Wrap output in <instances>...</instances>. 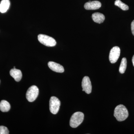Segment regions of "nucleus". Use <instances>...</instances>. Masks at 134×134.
<instances>
[{
  "instance_id": "nucleus-17",
  "label": "nucleus",
  "mask_w": 134,
  "mask_h": 134,
  "mask_svg": "<svg viewBox=\"0 0 134 134\" xmlns=\"http://www.w3.org/2000/svg\"><path fill=\"white\" fill-rule=\"evenodd\" d=\"M131 30L133 35L134 36V20L131 23Z\"/></svg>"
},
{
  "instance_id": "nucleus-16",
  "label": "nucleus",
  "mask_w": 134,
  "mask_h": 134,
  "mask_svg": "<svg viewBox=\"0 0 134 134\" xmlns=\"http://www.w3.org/2000/svg\"><path fill=\"white\" fill-rule=\"evenodd\" d=\"M9 131L7 127L0 126V134H8Z\"/></svg>"
},
{
  "instance_id": "nucleus-6",
  "label": "nucleus",
  "mask_w": 134,
  "mask_h": 134,
  "mask_svg": "<svg viewBox=\"0 0 134 134\" xmlns=\"http://www.w3.org/2000/svg\"><path fill=\"white\" fill-rule=\"evenodd\" d=\"M120 53V49L119 47L115 46L113 47L110 51L109 54V60L111 63L117 62L119 58Z\"/></svg>"
},
{
  "instance_id": "nucleus-10",
  "label": "nucleus",
  "mask_w": 134,
  "mask_h": 134,
  "mask_svg": "<svg viewBox=\"0 0 134 134\" xmlns=\"http://www.w3.org/2000/svg\"><path fill=\"white\" fill-rule=\"evenodd\" d=\"M10 74L13 77L16 82H19L22 79V74L21 71L19 69L16 68L12 69L10 71Z\"/></svg>"
},
{
  "instance_id": "nucleus-5",
  "label": "nucleus",
  "mask_w": 134,
  "mask_h": 134,
  "mask_svg": "<svg viewBox=\"0 0 134 134\" xmlns=\"http://www.w3.org/2000/svg\"><path fill=\"white\" fill-rule=\"evenodd\" d=\"M60 102L59 99L55 97H51L50 99L49 106L50 110L53 114L58 113L59 110Z\"/></svg>"
},
{
  "instance_id": "nucleus-11",
  "label": "nucleus",
  "mask_w": 134,
  "mask_h": 134,
  "mask_svg": "<svg viewBox=\"0 0 134 134\" xmlns=\"http://www.w3.org/2000/svg\"><path fill=\"white\" fill-rule=\"evenodd\" d=\"M92 17L94 22L98 24L102 23L105 19L104 15L99 12L93 13L92 16Z\"/></svg>"
},
{
  "instance_id": "nucleus-12",
  "label": "nucleus",
  "mask_w": 134,
  "mask_h": 134,
  "mask_svg": "<svg viewBox=\"0 0 134 134\" xmlns=\"http://www.w3.org/2000/svg\"><path fill=\"white\" fill-rule=\"evenodd\" d=\"M10 5L9 0H2L0 3V12L5 13L9 8Z\"/></svg>"
},
{
  "instance_id": "nucleus-2",
  "label": "nucleus",
  "mask_w": 134,
  "mask_h": 134,
  "mask_svg": "<svg viewBox=\"0 0 134 134\" xmlns=\"http://www.w3.org/2000/svg\"><path fill=\"white\" fill-rule=\"evenodd\" d=\"M84 115L81 112H76L72 115L70 120V125L72 128H76L81 125L84 120Z\"/></svg>"
},
{
  "instance_id": "nucleus-4",
  "label": "nucleus",
  "mask_w": 134,
  "mask_h": 134,
  "mask_svg": "<svg viewBox=\"0 0 134 134\" xmlns=\"http://www.w3.org/2000/svg\"><path fill=\"white\" fill-rule=\"evenodd\" d=\"M39 89L37 86L33 85L29 88L26 92V98L30 102L34 101L38 96Z\"/></svg>"
},
{
  "instance_id": "nucleus-15",
  "label": "nucleus",
  "mask_w": 134,
  "mask_h": 134,
  "mask_svg": "<svg viewBox=\"0 0 134 134\" xmlns=\"http://www.w3.org/2000/svg\"><path fill=\"white\" fill-rule=\"evenodd\" d=\"M114 5L120 8L123 10H127L129 9V6L122 2L120 0H116L114 2Z\"/></svg>"
},
{
  "instance_id": "nucleus-8",
  "label": "nucleus",
  "mask_w": 134,
  "mask_h": 134,
  "mask_svg": "<svg viewBox=\"0 0 134 134\" xmlns=\"http://www.w3.org/2000/svg\"><path fill=\"white\" fill-rule=\"evenodd\" d=\"M101 7V3L98 1H89L84 5V8L86 10H96L98 9Z\"/></svg>"
},
{
  "instance_id": "nucleus-3",
  "label": "nucleus",
  "mask_w": 134,
  "mask_h": 134,
  "mask_svg": "<svg viewBox=\"0 0 134 134\" xmlns=\"http://www.w3.org/2000/svg\"><path fill=\"white\" fill-rule=\"evenodd\" d=\"M38 40L40 43L47 47H53L56 44L55 39L47 35L39 34L38 36Z\"/></svg>"
},
{
  "instance_id": "nucleus-9",
  "label": "nucleus",
  "mask_w": 134,
  "mask_h": 134,
  "mask_svg": "<svg viewBox=\"0 0 134 134\" xmlns=\"http://www.w3.org/2000/svg\"><path fill=\"white\" fill-rule=\"evenodd\" d=\"M48 66L50 69L58 73H63L64 72L63 66L59 64L53 62H49L48 63Z\"/></svg>"
},
{
  "instance_id": "nucleus-18",
  "label": "nucleus",
  "mask_w": 134,
  "mask_h": 134,
  "mask_svg": "<svg viewBox=\"0 0 134 134\" xmlns=\"http://www.w3.org/2000/svg\"><path fill=\"white\" fill-rule=\"evenodd\" d=\"M132 63H133V65L134 66V55L133 56V58H132Z\"/></svg>"
},
{
  "instance_id": "nucleus-14",
  "label": "nucleus",
  "mask_w": 134,
  "mask_h": 134,
  "mask_svg": "<svg viewBox=\"0 0 134 134\" xmlns=\"http://www.w3.org/2000/svg\"><path fill=\"white\" fill-rule=\"evenodd\" d=\"M127 65V59L126 58H122L121 63L119 68V72L121 74H123L125 73Z\"/></svg>"
},
{
  "instance_id": "nucleus-1",
  "label": "nucleus",
  "mask_w": 134,
  "mask_h": 134,
  "mask_svg": "<svg viewBox=\"0 0 134 134\" xmlns=\"http://www.w3.org/2000/svg\"><path fill=\"white\" fill-rule=\"evenodd\" d=\"M114 115L118 121H123L128 117V111L125 106L119 105L115 107Z\"/></svg>"
},
{
  "instance_id": "nucleus-13",
  "label": "nucleus",
  "mask_w": 134,
  "mask_h": 134,
  "mask_svg": "<svg viewBox=\"0 0 134 134\" xmlns=\"http://www.w3.org/2000/svg\"><path fill=\"white\" fill-rule=\"evenodd\" d=\"M10 108V104L6 100H2L0 102V110L3 112L8 111Z\"/></svg>"
},
{
  "instance_id": "nucleus-7",
  "label": "nucleus",
  "mask_w": 134,
  "mask_h": 134,
  "mask_svg": "<svg viewBox=\"0 0 134 134\" xmlns=\"http://www.w3.org/2000/svg\"><path fill=\"white\" fill-rule=\"evenodd\" d=\"M82 91H85L87 94H90L92 92L91 83L90 78L88 76H85L82 82Z\"/></svg>"
}]
</instances>
